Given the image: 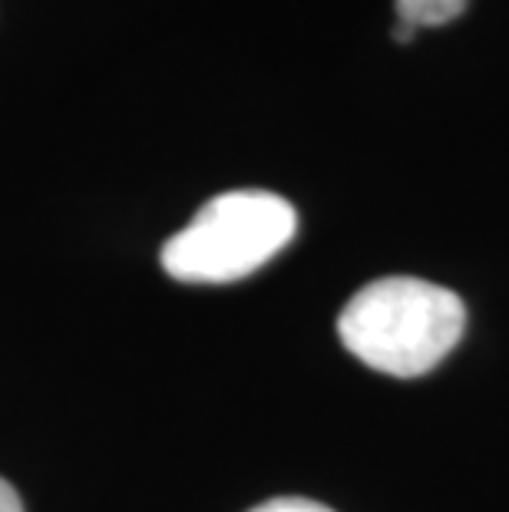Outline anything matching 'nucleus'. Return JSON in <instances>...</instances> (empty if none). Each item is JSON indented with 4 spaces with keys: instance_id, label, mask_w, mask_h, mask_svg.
Returning <instances> with one entry per match:
<instances>
[{
    "instance_id": "f257e3e1",
    "label": "nucleus",
    "mask_w": 509,
    "mask_h": 512,
    "mask_svg": "<svg viewBox=\"0 0 509 512\" xmlns=\"http://www.w3.org/2000/svg\"><path fill=\"white\" fill-rule=\"evenodd\" d=\"M467 308L453 291L424 278L371 281L344 304L341 344L387 377H424L460 344Z\"/></svg>"
},
{
    "instance_id": "f03ea898",
    "label": "nucleus",
    "mask_w": 509,
    "mask_h": 512,
    "mask_svg": "<svg viewBox=\"0 0 509 512\" xmlns=\"http://www.w3.org/2000/svg\"><path fill=\"white\" fill-rule=\"evenodd\" d=\"M298 235V212L265 189H232L202 205L162 245V268L186 285H229L268 265Z\"/></svg>"
},
{
    "instance_id": "7ed1b4c3",
    "label": "nucleus",
    "mask_w": 509,
    "mask_h": 512,
    "mask_svg": "<svg viewBox=\"0 0 509 512\" xmlns=\"http://www.w3.org/2000/svg\"><path fill=\"white\" fill-rule=\"evenodd\" d=\"M467 10V0H397V20L420 27H440L457 20Z\"/></svg>"
},
{
    "instance_id": "20e7f679",
    "label": "nucleus",
    "mask_w": 509,
    "mask_h": 512,
    "mask_svg": "<svg viewBox=\"0 0 509 512\" xmlns=\"http://www.w3.org/2000/svg\"><path fill=\"white\" fill-rule=\"evenodd\" d=\"M248 512H334L328 506L314 503V499H298V496H281V499H268V503L248 509Z\"/></svg>"
},
{
    "instance_id": "39448f33",
    "label": "nucleus",
    "mask_w": 509,
    "mask_h": 512,
    "mask_svg": "<svg viewBox=\"0 0 509 512\" xmlns=\"http://www.w3.org/2000/svg\"><path fill=\"white\" fill-rule=\"evenodd\" d=\"M0 512H24V503H20V496L7 479H0Z\"/></svg>"
},
{
    "instance_id": "423d86ee",
    "label": "nucleus",
    "mask_w": 509,
    "mask_h": 512,
    "mask_svg": "<svg viewBox=\"0 0 509 512\" xmlns=\"http://www.w3.org/2000/svg\"><path fill=\"white\" fill-rule=\"evenodd\" d=\"M417 34V27L414 24H407V20H397V27H394V40L397 43H410Z\"/></svg>"
}]
</instances>
